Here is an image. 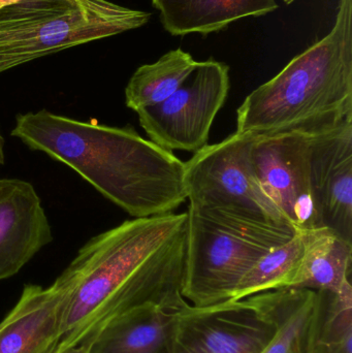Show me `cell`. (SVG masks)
I'll return each mask as SVG.
<instances>
[{"instance_id": "cell-1", "label": "cell", "mask_w": 352, "mask_h": 353, "mask_svg": "<svg viewBox=\"0 0 352 353\" xmlns=\"http://www.w3.org/2000/svg\"><path fill=\"white\" fill-rule=\"evenodd\" d=\"M188 214L134 218L91 238L57 278L65 310L51 353L85 344L114 319L149 305L180 310Z\"/></svg>"}, {"instance_id": "cell-2", "label": "cell", "mask_w": 352, "mask_h": 353, "mask_svg": "<svg viewBox=\"0 0 352 353\" xmlns=\"http://www.w3.org/2000/svg\"><path fill=\"white\" fill-rule=\"evenodd\" d=\"M12 136L74 170L134 218L173 213L187 199L185 163L132 126L79 121L41 110L17 115Z\"/></svg>"}, {"instance_id": "cell-3", "label": "cell", "mask_w": 352, "mask_h": 353, "mask_svg": "<svg viewBox=\"0 0 352 353\" xmlns=\"http://www.w3.org/2000/svg\"><path fill=\"white\" fill-rule=\"evenodd\" d=\"M352 119V0H339L332 30L252 91L237 130L254 137L313 134Z\"/></svg>"}, {"instance_id": "cell-4", "label": "cell", "mask_w": 352, "mask_h": 353, "mask_svg": "<svg viewBox=\"0 0 352 353\" xmlns=\"http://www.w3.org/2000/svg\"><path fill=\"white\" fill-rule=\"evenodd\" d=\"M182 296L191 306L229 300L245 274L297 230L189 205Z\"/></svg>"}, {"instance_id": "cell-5", "label": "cell", "mask_w": 352, "mask_h": 353, "mask_svg": "<svg viewBox=\"0 0 352 353\" xmlns=\"http://www.w3.org/2000/svg\"><path fill=\"white\" fill-rule=\"evenodd\" d=\"M151 14L109 0H19L0 8V74L145 26Z\"/></svg>"}, {"instance_id": "cell-6", "label": "cell", "mask_w": 352, "mask_h": 353, "mask_svg": "<svg viewBox=\"0 0 352 353\" xmlns=\"http://www.w3.org/2000/svg\"><path fill=\"white\" fill-rule=\"evenodd\" d=\"M253 140L252 134L236 132L194 153L185 163L189 205L293 228L258 180L252 161Z\"/></svg>"}, {"instance_id": "cell-7", "label": "cell", "mask_w": 352, "mask_h": 353, "mask_svg": "<svg viewBox=\"0 0 352 353\" xmlns=\"http://www.w3.org/2000/svg\"><path fill=\"white\" fill-rule=\"evenodd\" d=\"M276 332L272 290L177 311L172 353H262Z\"/></svg>"}, {"instance_id": "cell-8", "label": "cell", "mask_w": 352, "mask_h": 353, "mask_svg": "<svg viewBox=\"0 0 352 353\" xmlns=\"http://www.w3.org/2000/svg\"><path fill=\"white\" fill-rule=\"evenodd\" d=\"M229 66L208 59L167 101L138 112V121L150 141L165 150L198 152L208 145L217 114L227 101Z\"/></svg>"}, {"instance_id": "cell-9", "label": "cell", "mask_w": 352, "mask_h": 353, "mask_svg": "<svg viewBox=\"0 0 352 353\" xmlns=\"http://www.w3.org/2000/svg\"><path fill=\"white\" fill-rule=\"evenodd\" d=\"M251 154L262 188L291 225L297 232L322 228L312 191L308 134L254 137Z\"/></svg>"}, {"instance_id": "cell-10", "label": "cell", "mask_w": 352, "mask_h": 353, "mask_svg": "<svg viewBox=\"0 0 352 353\" xmlns=\"http://www.w3.org/2000/svg\"><path fill=\"white\" fill-rule=\"evenodd\" d=\"M307 134L320 226L352 243V119Z\"/></svg>"}, {"instance_id": "cell-11", "label": "cell", "mask_w": 352, "mask_h": 353, "mask_svg": "<svg viewBox=\"0 0 352 353\" xmlns=\"http://www.w3.org/2000/svg\"><path fill=\"white\" fill-rule=\"evenodd\" d=\"M52 241L51 224L33 185L0 179V281L18 274Z\"/></svg>"}, {"instance_id": "cell-12", "label": "cell", "mask_w": 352, "mask_h": 353, "mask_svg": "<svg viewBox=\"0 0 352 353\" xmlns=\"http://www.w3.org/2000/svg\"><path fill=\"white\" fill-rule=\"evenodd\" d=\"M66 292L55 280L49 288L29 284L0 323V353H51L65 310Z\"/></svg>"}, {"instance_id": "cell-13", "label": "cell", "mask_w": 352, "mask_h": 353, "mask_svg": "<svg viewBox=\"0 0 352 353\" xmlns=\"http://www.w3.org/2000/svg\"><path fill=\"white\" fill-rule=\"evenodd\" d=\"M163 28L174 37L208 35L236 21L278 8L276 0H151Z\"/></svg>"}, {"instance_id": "cell-14", "label": "cell", "mask_w": 352, "mask_h": 353, "mask_svg": "<svg viewBox=\"0 0 352 353\" xmlns=\"http://www.w3.org/2000/svg\"><path fill=\"white\" fill-rule=\"evenodd\" d=\"M177 311L149 305L107 323L88 344V353H172Z\"/></svg>"}, {"instance_id": "cell-15", "label": "cell", "mask_w": 352, "mask_h": 353, "mask_svg": "<svg viewBox=\"0 0 352 353\" xmlns=\"http://www.w3.org/2000/svg\"><path fill=\"white\" fill-rule=\"evenodd\" d=\"M276 332L262 353H314L322 294L307 288L272 290Z\"/></svg>"}, {"instance_id": "cell-16", "label": "cell", "mask_w": 352, "mask_h": 353, "mask_svg": "<svg viewBox=\"0 0 352 353\" xmlns=\"http://www.w3.org/2000/svg\"><path fill=\"white\" fill-rule=\"evenodd\" d=\"M306 236L305 254L291 288L337 294L351 285L352 243L326 228L308 230Z\"/></svg>"}, {"instance_id": "cell-17", "label": "cell", "mask_w": 352, "mask_h": 353, "mask_svg": "<svg viewBox=\"0 0 352 353\" xmlns=\"http://www.w3.org/2000/svg\"><path fill=\"white\" fill-rule=\"evenodd\" d=\"M198 63L187 52L175 49L154 63L140 66L126 86V107L138 113L167 101L189 78Z\"/></svg>"}, {"instance_id": "cell-18", "label": "cell", "mask_w": 352, "mask_h": 353, "mask_svg": "<svg viewBox=\"0 0 352 353\" xmlns=\"http://www.w3.org/2000/svg\"><path fill=\"white\" fill-rule=\"evenodd\" d=\"M306 242V232H297L289 242L271 249L242 278L229 300L291 288L303 261Z\"/></svg>"}, {"instance_id": "cell-19", "label": "cell", "mask_w": 352, "mask_h": 353, "mask_svg": "<svg viewBox=\"0 0 352 353\" xmlns=\"http://www.w3.org/2000/svg\"><path fill=\"white\" fill-rule=\"evenodd\" d=\"M322 294L320 327L314 353H352V286Z\"/></svg>"}, {"instance_id": "cell-20", "label": "cell", "mask_w": 352, "mask_h": 353, "mask_svg": "<svg viewBox=\"0 0 352 353\" xmlns=\"http://www.w3.org/2000/svg\"><path fill=\"white\" fill-rule=\"evenodd\" d=\"M56 353H88V345L81 344V345L66 348V350H62V352Z\"/></svg>"}, {"instance_id": "cell-21", "label": "cell", "mask_w": 352, "mask_h": 353, "mask_svg": "<svg viewBox=\"0 0 352 353\" xmlns=\"http://www.w3.org/2000/svg\"><path fill=\"white\" fill-rule=\"evenodd\" d=\"M4 161H6V157H4V139L2 137L1 132H0V168L4 165Z\"/></svg>"}, {"instance_id": "cell-22", "label": "cell", "mask_w": 352, "mask_h": 353, "mask_svg": "<svg viewBox=\"0 0 352 353\" xmlns=\"http://www.w3.org/2000/svg\"><path fill=\"white\" fill-rule=\"evenodd\" d=\"M19 1V0H0V8L3 6H10V4L14 3V2Z\"/></svg>"}, {"instance_id": "cell-23", "label": "cell", "mask_w": 352, "mask_h": 353, "mask_svg": "<svg viewBox=\"0 0 352 353\" xmlns=\"http://www.w3.org/2000/svg\"><path fill=\"white\" fill-rule=\"evenodd\" d=\"M297 1V0H283L285 4H291L293 2Z\"/></svg>"}]
</instances>
